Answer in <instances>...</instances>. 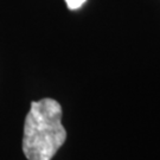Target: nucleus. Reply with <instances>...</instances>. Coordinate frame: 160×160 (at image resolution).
<instances>
[{
  "label": "nucleus",
  "instance_id": "1",
  "mask_svg": "<svg viewBox=\"0 0 160 160\" xmlns=\"http://www.w3.org/2000/svg\"><path fill=\"white\" fill-rule=\"evenodd\" d=\"M67 140L62 107L53 98L31 102L25 118L23 152L28 160H51Z\"/></svg>",
  "mask_w": 160,
  "mask_h": 160
},
{
  "label": "nucleus",
  "instance_id": "2",
  "mask_svg": "<svg viewBox=\"0 0 160 160\" xmlns=\"http://www.w3.org/2000/svg\"><path fill=\"white\" fill-rule=\"evenodd\" d=\"M87 0H65L69 10H77L86 2Z\"/></svg>",
  "mask_w": 160,
  "mask_h": 160
}]
</instances>
